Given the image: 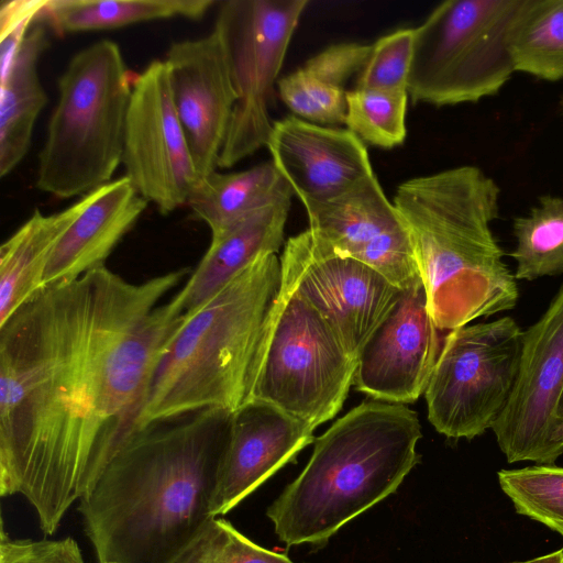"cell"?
Masks as SVG:
<instances>
[{"mask_svg": "<svg viewBox=\"0 0 563 563\" xmlns=\"http://www.w3.org/2000/svg\"><path fill=\"white\" fill-rule=\"evenodd\" d=\"M189 272L130 283L106 265L40 290L0 325V494L56 532L132 433L185 320L161 299Z\"/></svg>", "mask_w": 563, "mask_h": 563, "instance_id": "cell-1", "label": "cell"}, {"mask_svg": "<svg viewBox=\"0 0 563 563\" xmlns=\"http://www.w3.org/2000/svg\"><path fill=\"white\" fill-rule=\"evenodd\" d=\"M232 415L207 409L132 431L79 500L99 563H172L213 518Z\"/></svg>", "mask_w": 563, "mask_h": 563, "instance_id": "cell-2", "label": "cell"}, {"mask_svg": "<svg viewBox=\"0 0 563 563\" xmlns=\"http://www.w3.org/2000/svg\"><path fill=\"white\" fill-rule=\"evenodd\" d=\"M500 189L475 166L410 178L394 197L441 331L515 308L519 289L490 224Z\"/></svg>", "mask_w": 563, "mask_h": 563, "instance_id": "cell-3", "label": "cell"}, {"mask_svg": "<svg viewBox=\"0 0 563 563\" xmlns=\"http://www.w3.org/2000/svg\"><path fill=\"white\" fill-rule=\"evenodd\" d=\"M282 285L277 254L257 257L185 320L163 353L134 430L252 401L264 329Z\"/></svg>", "mask_w": 563, "mask_h": 563, "instance_id": "cell-4", "label": "cell"}, {"mask_svg": "<svg viewBox=\"0 0 563 563\" xmlns=\"http://www.w3.org/2000/svg\"><path fill=\"white\" fill-rule=\"evenodd\" d=\"M418 416L407 406L368 401L314 440L309 462L267 508L288 547L323 548L345 523L395 493L419 463Z\"/></svg>", "mask_w": 563, "mask_h": 563, "instance_id": "cell-5", "label": "cell"}, {"mask_svg": "<svg viewBox=\"0 0 563 563\" xmlns=\"http://www.w3.org/2000/svg\"><path fill=\"white\" fill-rule=\"evenodd\" d=\"M135 74L111 40L97 41L70 58L58 78V98L38 154V190L70 199L112 180L122 164Z\"/></svg>", "mask_w": 563, "mask_h": 563, "instance_id": "cell-6", "label": "cell"}, {"mask_svg": "<svg viewBox=\"0 0 563 563\" xmlns=\"http://www.w3.org/2000/svg\"><path fill=\"white\" fill-rule=\"evenodd\" d=\"M356 360L323 316L282 271L261 342L252 401L282 410L313 430L342 408Z\"/></svg>", "mask_w": 563, "mask_h": 563, "instance_id": "cell-7", "label": "cell"}, {"mask_svg": "<svg viewBox=\"0 0 563 563\" xmlns=\"http://www.w3.org/2000/svg\"><path fill=\"white\" fill-rule=\"evenodd\" d=\"M526 0H448L418 26L407 92L437 107L496 95L515 73L509 42Z\"/></svg>", "mask_w": 563, "mask_h": 563, "instance_id": "cell-8", "label": "cell"}, {"mask_svg": "<svg viewBox=\"0 0 563 563\" xmlns=\"http://www.w3.org/2000/svg\"><path fill=\"white\" fill-rule=\"evenodd\" d=\"M522 338L508 316L449 331L424 391L439 433L472 440L493 428L517 378Z\"/></svg>", "mask_w": 563, "mask_h": 563, "instance_id": "cell-9", "label": "cell"}, {"mask_svg": "<svg viewBox=\"0 0 563 563\" xmlns=\"http://www.w3.org/2000/svg\"><path fill=\"white\" fill-rule=\"evenodd\" d=\"M308 4V0L220 2L214 29L227 48L238 101L218 167H232L266 146L277 77Z\"/></svg>", "mask_w": 563, "mask_h": 563, "instance_id": "cell-10", "label": "cell"}, {"mask_svg": "<svg viewBox=\"0 0 563 563\" xmlns=\"http://www.w3.org/2000/svg\"><path fill=\"white\" fill-rule=\"evenodd\" d=\"M563 285L523 331L517 378L492 430L508 463L554 464L563 454Z\"/></svg>", "mask_w": 563, "mask_h": 563, "instance_id": "cell-11", "label": "cell"}, {"mask_svg": "<svg viewBox=\"0 0 563 563\" xmlns=\"http://www.w3.org/2000/svg\"><path fill=\"white\" fill-rule=\"evenodd\" d=\"M122 165L136 191L162 214L187 205L199 180L164 59H155L135 74Z\"/></svg>", "mask_w": 563, "mask_h": 563, "instance_id": "cell-12", "label": "cell"}, {"mask_svg": "<svg viewBox=\"0 0 563 563\" xmlns=\"http://www.w3.org/2000/svg\"><path fill=\"white\" fill-rule=\"evenodd\" d=\"M280 263L357 361L401 290L368 265L334 252L309 230L286 241Z\"/></svg>", "mask_w": 563, "mask_h": 563, "instance_id": "cell-13", "label": "cell"}, {"mask_svg": "<svg viewBox=\"0 0 563 563\" xmlns=\"http://www.w3.org/2000/svg\"><path fill=\"white\" fill-rule=\"evenodd\" d=\"M306 211L308 230L334 252L368 265L400 290L422 283L409 234L375 174Z\"/></svg>", "mask_w": 563, "mask_h": 563, "instance_id": "cell-14", "label": "cell"}, {"mask_svg": "<svg viewBox=\"0 0 563 563\" xmlns=\"http://www.w3.org/2000/svg\"><path fill=\"white\" fill-rule=\"evenodd\" d=\"M429 309L422 283L400 295L362 349L355 388L377 400L412 404L424 394L443 340Z\"/></svg>", "mask_w": 563, "mask_h": 563, "instance_id": "cell-15", "label": "cell"}, {"mask_svg": "<svg viewBox=\"0 0 563 563\" xmlns=\"http://www.w3.org/2000/svg\"><path fill=\"white\" fill-rule=\"evenodd\" d=\"M164 60L174 106L200 180L218 168L238 101L227 48L213 27L203 37L173 43Z\"/></svg>", "mask_w": 563, "mask_h": 563, "instance_id": "cell-16", "label": "cell"}, {"mask_svg": "<svg viewBox=\"0 0 563 563\" xmlns=\"http://www.w3.org/2000/svg\"><path fill=\"white\" fill-rule=\"evenodd\" d=\"M266 147L306 209L375 174L365 144L349 129L311 123L294 114L274 121Z\"/></svg>", "mask_w": 563, "mask_h": 563, "instance_id": "cell-17", "label": "cell"}, {"mask_svg": "<svg viewBox=\"0 0 563 563\" xmlns=\"http://www.w3.org/2000/svg\"><path fill=\"white\" fill-rule=\"evenodd\" d=\"M313 429L276 407L253 400L232 415L211 516L228 514L314 442Z\"/></svg>", "mask_w": 563, "mask_h": 563, "instance_id": "cell-18", "label": "cell"}, {"mask_svg": "<svg viewBox=\"0 0 563 563\" xmlns=\"http://www.w3.org/2000/svg\"><path fill=\"white\" fill-rule=\"evenodd\" d=\"M78 201L79 213L53 250L43 289L103 266L148 205L126 176L112 179Z\"/></svg>", "mask_w": 563, "mask_h": 563, "instance_id": "cell-19", "label": "cell"}, {"mask_svg": "<svg viewBox=\"0 0 563 563\" xmlns=\"http://www.w3.org/2000/svg\"><path fill=\"white\" fill-rule=\"evenodd\" d=\"M291 197L280 199L211 236L185 286L170 300L183 314L197 310L257 257L277 254L284 243Z\"/></svg>", "mask_w": 563, "mask_h": 563, "instance_id": "cell-20", "label": "cell"}, {"mask_svg": "<svg viewBox=\"0 0 563 563\" xmlns=\"http://www.w3.org/2000/svg\"><path fill=\"white\" fill-rule=\"evenodd\" d=\"M372 45L342 43L310 57L297 70L278 79L282 101L294 115L311 123L336 126L346 114L345 84L358 74Z\"/></svg>", "mask_w": 563, "mask_h": 563, "instance_id": "cell-21", "label": "cell"}, {"mask_svg": "<svg viewBox=\"0 0 563 563\" xmlns=\"http://www.w3.org/2000/svg\"><path fill=\"white\" fill-rule=\"evenodd\" d=\"M46 24L29 30L9 69L0 75V176L9 175L29 152L35 122L47 102L38 60L49 44Z\"/></svg>", "mask_w": 563, "mask_h": 563, "instance_id": "cell-22", "label": "cell"}, {"mask_svg": "<svg viewBox=\"0 0 563 563\" xmlns=\"http://www.w3.org/2000/svg\"><path fill=\"white\" fill-rule=\"evenodd\" d=\"M79 201L62 211L31 217L0 247V325L43 289L57 242L79 213Z\"/></svg>", "mask_w": 563, "mask_h": 563, "instance_id": "cell-23", "label": "cell"}, {"mask_svg": "<svg viewBox=\"0 0 563 563\" xmlns=\"http://www.w3.org/2000/svg\"><path fill=\"white\" fill-rule=\"evenodd\" d=\"M294 192L274 163L264 162L242 172L217 170L198 180L187 205L192 217L218 235L251 213Z\"/></svg>", "mask_w": 563, "mask_h": 563, "instance_id": "cell-24", "label": "cell"}, {"mask_svg": "<svg viewBox=\"0 0 563 563\" xmlns=\"http://www.w3.org/2000/svg\"><path fill=\"white\" fill-rule=\"evenodd\" d=\"M216 3L214 0H47L37 20L64 35L178 16L198 20Z\"/></svg>", "mask_w": 563, "mask_h": 563, "instance_id": "cell-25", "label": "cell"}, {"mask_svg": "<svg viewBox=\"0 0 563 563\" xmlns=\"http://www.w3.org/2000/svg\"><path fill=\"white\" fill-rule=\"evenodd\" d=\"M515 71L563 78V0H526L509 42Z\"/></svg>", "mask_w": 563, "mask_h": 563, "instance_id": "cell-26", "label": "cell"}, {"mask_svg": "<svg viewBox=\"0 0 563 563\" xmlns=\"http://www.w3.org/2000/svg\"><path fill=\"white\" fill-rule=\"evenodd\" d=\"M515 278L534 280L563 274V197L542 196L528 216L514 221Z\"/></svg>", "mask_w": 563, "mask_h": 563, "instance_id": "cell-27", "label": "cell"}, {"mask_svg": "<svg viewBox=\"0 0 563 563\" xmlns=\"http://www.w3.org/2000/svg\"><path fill=\"white\" fill-rule=\"evenodd\" d=\"M407 90L352 89L346 92V129L364 144L391 148L406 137Z\"/></svg>", "mask_w": 563, "mask_h": 563, "instance_id": "cell-28", "label": "cell"}, {"mask_svg": "<svg viewBox=\"0 0 563 563\" xmlns=\"http://www.w3.org/2000/svg\"><path fill=\"white\" fill-rule=\"evenodd\" d=\"M498 482L517 514L539 521L563 537V467L538 464L501 470Z\"/></svg>", "mask_w": 563, "mask_h": 563, "instance_id": "cell-29", "label": "cell"}, {"mask_svg": "<svg viewBox=\"0 0 563 563\" xmlns=\"http://www.w3.org/2000/svg\"><path fill=\"white\" fill-rule=\"evenodd\" d=\"M172 563H294L252 542L229 521L211 518Z\"/></svg>", "mask_w": 563, "mask_h": 563, "instance_id": "cell-30", "label": "cell"}, {"mask_svg": "<svg viewBox=\"0 0 563 563\" xmlns=\"http://www.w3.org/2000/svg\"><path fill=\"white\" fill-rule=\"evenodd\" d=\"M416 37V27H407L378 38L357 74L355 88L407 90Z\"/></svg>", "mask_w": 563, "mask_h": 563, "instance_id": "cell-31", "label": "cell"}, {"mask_svg": "<svg viewBox=\"0 0 563 563\" xmlns=\"http://www.w3.org/2000/svg\"><path fill=\"white\" fill-rule=\"evenodd\" d=\"M0 563H85L73 538L62 540L11 539L1 528Z\"/></svg>", "mask_w": 563, "mask_h": 563, "instance_id": "cell-32", "label": "cell"}, {"mask_svg": "<svg viewBox=\"0 0 563 563\" xmlns=\"http://www.w3.org/2000/svg\"><path fill=\"white\" fill-rule=\"evenodd\" d=\"M47 0L2 1L0 8V73L11 66L29 30L37 21Z\"/></svg>", "mask_w": 563, "mask_h": 563, "instance_id": "cell-33", "label": "cell"}, {"mask_svg": "<svg viewBox=\"0 0 563 563\" xmlns=\"http://www.w3.org/2000/svg\"><path fill=\"white\" fill-rule=\"evenodd\" d=\"M511 563H563V549L527 561Z\"/></svg>", "mask_w": 563, "mask_h": 563, "instance_id": "cell-34", "label": "cell"}, {"mask_svg": "<svg viewBox=\"0 0 563 563\" xmlns=\"http://www.w3.org/2000/svg\"><path fill=\"white\" fill-rule=\"evenodd\" d=\"M559 416H560V419H561L562 435H563V397H562L561 405H560Z\"/></svg>", "mask_w": 563, "mask_h": 563, "instance_id": "cell-35", "label": "cell"}, {"mask_svg": "<svg viewBox=\"0 0 563 563\" xmlns=\"http://www.w3.org/2000/svg\"><path fill=\"white\" fill-rule=\"evenodd\" d=\"M107 563H115V562H107Z\"/></svg>", "mask_w": 563, "mask_h": 563, "instance_id": "cell-36", "label": "cell"}]
</instances>
